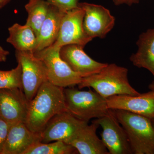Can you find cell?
<instances>
[{"label":"cell","instance_id":"1","mask_svg":"<svg viewBox=\"0 0 154 154\" xmlns=\"http://www.w3.org/2000/svg\"><path fill=\"white\" fill-rule=\"evenodd\" d=\"M63 89L48 81L39 88L29 103L25 124L30 131L41 133L54 116L66 111Z\"/></svg>","mask_w":154,"mask_h":154},{"label":"cell","instance_id":"2","mask_svg":"<svg viewBox=\"0 0 154 154\" xmlns=\"http://www.w3.org/2000/svg\"><path fill=\"white\" fill-rule=\"evenodd\" d=\"M78 86L79 89L92 88L105 99L117 95L140 94L130 84L128 69L115 63L107 64L99 72L83 78Z\"/></svg>","mask_w":154,"mask_h":154},{"label":"cell","instance_id":"3","mask_svg":"<svg viewBox=\"0 0 154 154\" xmlns=\"http://www.w3.org/2000/svg\"><path fill=\"white\" fill-rule=\"evenodd\" d=\"M112 110L126 132L133 154H154V127L151 119L125 110Z\"/></svg>","mask_w":154,"mask_h":154},{"label":"cell","instance_id":"4","mask_svg":"<svg viewBox=\"0 0 154 154\" xmlns=\"http://www.w3.org/2000/svg\"><path fill=\"white\" fill-rule=\"evenodd\" d=\"M63 92L66 111L79 119L88 122L110 112L106 99L95 91H80L70 87L64 88Z\"/></svg>","mask_w":154,"mask_h":154},{"label":"cell","instance_id":"5","mask_svg":"<svg viewBox=\"0 0 154 154\" xmlns=\"http://www.w3.org/2000/svg\"><path fill=\"white\" fill-rule=\"evenodd\" d=\"M60 49L50 46L34 53L44 63L50 82L63 88L78 85L83 78L61 58Z\"/></svg>","mask_w":154,"mask_h":154},{"label":"cell","instance_id":"6","mask_svg":"<svg viewBox=\"0 0 154 154\" xmlns=\"http://www.w3.org/2000/svg\"><path fill=\"white\" fill-rule=\"evenodd\" d=\"M16 57L22 66L23 91L30 102L43 83L48 81L47 68L33 51H16Z\"/></svg>","mask_w":154,"mask_h":154},{"label":"cell","instance_id":"7","mask_svg":"<svg viewBox=\"0 0 154 154\" xmlns=\"http://www.w3.org/2000/svg\"><path fill=\"white\" fill-rule=\"evenodd\" d=\"M84 16L85 11L79 7L65 12L57 38L51 46L60 48L67 45L77 44L85 47L92 41L84 30Z\"/></svg>","mask_w":154,"mask_h":154},{"label":"cell","instance_id":"8","mask_svg":"<svg viewBox=\"0 0 154 154\" xmlns=\"http://www.w3.org/2000/svg\"><path fill=\"white\" fill-rule=\"evenodd\" d=\"M88 123L67 111L58 113L49 120L40 133L41 142L48 143L61 141L69 144L78 131Z\"/></svg>","mask_w":154,"mask_h":154},{"label":"cell","instance_id":"9","mask_svg":"<svg viewBox=\"0 0 154 154\" xmlns=\"http://www.w3.org/2000/svg\"><path fill=\"white\" fill-rule=\"evenodd\" d=\"M94 121L102 127L101 140L109 154H133L126 132L112 110Z\"/></svg>","mask_w":154,"mask_h":154},{"label":"cell","instance_id":"10","mask_svg":"<svg viewBox=\"0 0 154 154\" xmlns=\"http://www.w3.org/2000/svg\"><path fill=\"white\" fill-rule=\"evenodd\" d=\"M85 11L83 26L90 38H104L114 28L115 18L109 10L100 5L79 3Z\"/></svg>","mask_w":154,"mask_h":154},{"label":"cell","instance_id":"11","mask_svg":"<svg viewBox=\"0 0 154 154\" xmlns=\"http://www.w3.org/2000/svg\"><path fill=\"white\" fill-rule=\"evenodd\" d=\"M29 103L22 89L0 90V116L11 125L25 123Z\"/></svg>","mask_w":154,"mask_h":154},{"label":"cell","instance_id":"12","mask_svg":"<svg viewBox=\"0 0 154 154\" xmlns=\"http://www.w3.org/2000/svg\"><path fill=\"white\" fill-rule=\"evenodd\" d=\"M108 108L125 110L154 119V91L138 95H121L106 99Z\"/></svg>","mask_w":154,"mask_h":154},{"label":"cell","instance_id":"13","mask_svg":"<svg viewBox=\"0 0 154 154\" xmlns=\"http://www.w3.org/2000/svg\"><path fill=\"white\" fill-rule=\"evenodd\" d=\"M84 46L70 44L61 48V58L67 63L73 71L82 78L99 72L107 63L96 61L84 51Z\"/></svg>","mask_w":154,"mask_h":154},{"label":"cell","instance_id":"14","mask_svg":"<svg viewBox=\"0 0 154 154\" xmlns=\"http://www.w3.org/2000/svg\"><path fill=\"white\" fill-rule=\"evenodd\" d=\"M41 142L40 133L30 131L25 123L12 124L2 154H24L31 146Z\"/></svg>","mask_w":154,"mask_h":154},{"label":"cell","instance_id":"15","mask_svg":"<svg viewBox=\"0 0 154 154\" xmlns=\"http://www.w3.org/2000/svg\"><path fill=\"white\" fill-rule=\"evenodd\" d=\"M99 125L93 121L86 125L78 131L69 144L72 146L80 154H109L96 131Z\"/></svg>","mask_w":154,"mask_h":154},{"label":"cell","instance_id":"16","mask_svg":"<svg viewBox=\"0 0 154 154\" xmlns=\"http://www.w3.org/2000/svg\"><path fill=\"white\" fill-rule=\"evenodd\" d=\"M65 13L50 5L47 17L36 36V46L34 53L51 46L56 41Z\"/></svg>","mask_w":154,"mask_h":154},{"label":"cell","instance_id":"17","mask_svg":"<svg viewBox=\"0 0 154 154\" xmlns=\"http://www.w3.org/2000/svg\"><path fill=\"white\" fill-rule=\"evenodd\" d=\"M137 45V51L131 56L130 60L135 66L148 70L154 77V28L141 33Z\"/></svg>","mask_w":154,"mask_h":154},{"label":"cell","instance_id":"18","mask_svg":"<svg viewBox=\"0 0 154 154\" xmlns=\"http://www.w3.org/2000/svg\"><path fill=\"white\" fill-rule=\"evenodd\" d=\"M9 37L7 42L16 51L34 52L36 46V36L29 25L15 23L8 28Z\"/></svg>","mask_w":154,"mask_h":154},{"label":"cell","instance_id":"19","mask_svg":"<svg viewBox=\"0 0 154 154\" xmlns=\"http://www.w3.org/2000/svg\"><path fill=\"white\" fill-rule=\"evenodd\" d=\"M50 5L44 0H29L25 5L28 14L26 24L33 29L36 36L47 17Z\"/></svg>","mask_w":154,"mask_h":154},{"label":"cell","instance_id":"20","mask_svg":"<svg viewBox=\"0 0 154 154\" xmlns=\"http://www.w3.org/2000/svg\"><path fill=\"white\" fill-rule=\"evenodd\" d=\"M78 153L74 147L68 144L56 141L48 143L38 142L25 152L24 154H72Z\"/></svg>","mask_w":154,"mask_h":154},{"label":"cell","instance_id":"21","mask_svg":"<svg viewBox=\"0 0 154 154\" xmlns=\"http://www.w3.org/2000/svg\"><path fill=\"white\" fill-rule=\"evenodd\" d=\"M20 88L23 90L22 68L20 63L9 71L0 70V90Z\"/></svg>","mask_w":154,"mask_h":154},{"label":"cell","instance_id":"22","mask_svg":"<svg viewBox=\"0 0 154 154\" xmlns=\"http://www.w3.org/2000/svg\"><path fill=\"white\" fill-rule=\"evenodd\" d=\"M50 5L66 12L79 7V0H44Z\"/></svg>","mask_w":154,"mask_h":154},{"label":"cell","instance_id":"23","mask_svg":"<svg viewBox=\"0 0 154 154\" xmlns=\"http://www.w3.org/2000/svg\"><path fill=\"white\" fill-rule=\"evenodd\" d=\"M11 124L0 116V154H2L4 145Z\"/></svg>","mask_w":154,"mask_h":154},{"label":"cell","instance_id":"24","mask_svg":"<svg viewBox=\"0 0 154 154\" xmlns=\"http://www.w3.org/2000/svg\"><path fill=\"white\" fill-rule=\"evenodd\" d=\"M139 0H113V3L116 6L126 5L131 6L134 4H137Z\"/></svg>","mask_w":154,"mask_h":154},{"label":"cell","instance_id":"25","mask_svg":"<svg viewBox=\"0 0 154 154\" xmlns=\"http://www.w3.org/2000/svg\"><path fill=\"white\" fill-rule=\"evenodd\" d=\"M10 52L6 50L0 46V62H5L7 59V57L9 55Z\"/></svg>","mask_w":154,"mask_h":154},{"label":"cell","instance_id":"26","mask_svg":"<svg viewBox=\"0 0 154 154\" xmlns=\"http://www.w3.org/2000/svg\"><path fill=\"white\" fill-rule=\"evenodd\" d=\"M11 0H0V10L4 8Z\"/></svg>","mask_w":154,"mask_h":154},{"label":"cell","instance_id":"27","mask_svg":"<svg viewBox=\"0 0 154 154\" xmlns=\"http://www.w3.org/2000/svg\"><path fill=\"white\" fill-rule=\"evenodd\" d=\"M149 88L150 90L154 91V82L149 85Z\"/></svg>","mask_w":154,"mask_h":154}]
</instances>
